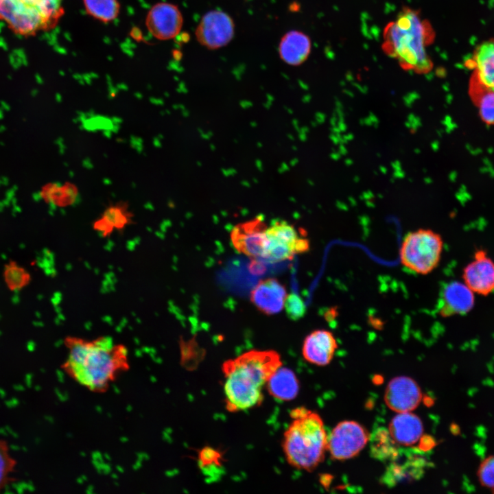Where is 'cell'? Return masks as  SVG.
Masks as SVG:
<instances>
[{
    "label": "cell",
    "mask_w": 494,
    "mask_h": 494,
    "mask_svg": "<svg viewBox=\"0 0 494 494\" xmlns=\"http://www.w3.org/2000/svg\"><path fill=\"white\" fill-rule=\"evenodd\" d=\"M65 346L68 353L62 368L78 384L92 392L106 391L130 367L126 347L113 343L110 337L87 340L69 336L65 339Z\"/></svg>",
    "instance_id": "6da1fadb"
},
{
    "label": "cell",
    "mask_w": 494,
    "mask_h": 494,
    "mask_svg": "<svg viewBox=\"0 0 494 494\" xmlns=\"http://www.w3.org/2000/svg\"><path fill=\"white\" fill-rule=\"evenodd\" d=\"M281 366V356L273 350H250L225 361L222 371L226 409L237 412L259 406L263 387Z\"/></svg>",
    "instance_id": "7a4b0ae2"
},
{
    "label": "cell",
    "mask_w": 494,
    "mask_h": 494,
    "mask_svg": "<svg viewBox=\"0 0 494 494\" xmlns=\"http://www.w3.org/2000/svg\"><path fill=\"white\" fill-rule=\"evenodd\" d=\"M292 422L283 434L282 449L292 467L314 471L325 458L328 436L320 416L305 407L290 412Z\"/></svg>",
    "instance_id": "3957f363"
},
{
    "label": "cell",
    "mask_w": 494,
    "mask_h": 494,
    "mask_svg": "<svg viewBox=\"0 0 494 494\" xmlns=\"http://www.w3.org/2000/svg\"><path fill=\"white\" fill-rule=\"evenodd\" d=\"M384 33L386 51L397 58L401 66L418 72H427L432 68L426 46L432 33L416 12H401Z\"/></svg>",
    "instance_id": "277c9868"
},
{
    "label": "cell",
    "mask_w": 494,
    "mask_h": 494,
    "mask_svg": "<svg viewBox=\"0 0 494 494\" xmlns=\"http://www.w3.org/2000/svg\"><path fill=\"white\" fill-rule=\"evenodd\" d=\"M443 247L442 237L432 230L419 229L410 232L401 245V263L417 274H427L438 267Z\"/></svg>",
    "instance_id": "5b68a950"
},
{
    "label": "cell",
    "mask_w": 494,
    "mask_h": 494,
    "mask_svg": "<svg viewBox=\"0 0 494 494\" xmlns=\"http://www.w3.org/2000/svg\"><path fill=\"white\" fill-rule=\"evenodd\" d=\"M266 246L263 257L259 259L276 263L292 259L294 255L309 250V242L301 237L294 226L284 220H275L266 230Z\"/></svg>",
    "instance_id": "8992f818"
},
{
    "label": "cell",
    "mask_w": 494,
    "mask_h": 494,
    "mask_svg": "<svg viewBox=\"0 0 494 494\" xmlns=\"http://www.w3.org/2000/svg\"><path fill=\"white\" fill-rule=\"evenodd\" d=\"M0 21L13 33L25 37L51 30L36 5L27 0H0Z\"/></svg>",
    "instance_id": "52a82bcc"
},
{
    "label": "cell",
    "mask_w": 494,
    "mask_h": 494,
    "mask_svg": "<svg viewBox=\"0 0 494 494\" xmlns=\"http://www.w3.org/2000/svg\"><path fill=\"white\" fill-rule=\"evenodd\" d=\"M370 439L367 430L354 421L340 422L328 436L327 451L338 460H344L356 456Z\"/></svg>",
    "instance_id": "ba28073f"
},
{
    "label": "cell",
    "mask_w": 494,
    "mask_h": 494,
    "mask_svg": "<svg viewBox=\"0 0 494 494\" xmlns=\"http://www.w3.org/2000/svg\"><path fill=\"white\" fill-rule=\"evenodd\" d=\"M235 34L233 19L220 10H211L200 19L195 35L198 43L209 49H217L228 45Z\"/></svg>",
    "instance_id": "9c48e42d"
},
{
    "label": "cell",
    "mask_w": 494,
    "mask_h": 494,
    "mask_svg": "<svg viewBox=\"0 0 494 494\" xmlns=\"http://www.w3.org/2000/svg\"><path fill=\"white\" fill-rule=\"evenodd\" d=\"M462 281L475 294L487 296L494 294V260L484 248L476 249L464 266Z\"/></svg>",
    "instance_id": "30bf717a"
},
{
    "label": "cell",
    "mask_w": 494,
    "mask_h": 494,
    "mask_svg": "<svg viewBox=\"0 0 494 494\" xmlns=\"http://www.w3.org/2000/svg\"><path fill=\"white\" fill-rule=\"evenodd\" d=\"M266 224L261 216L236 225L231 233L235 248L255 259H261L266 246Z\"/></svg>",
    "instance_id": "8fae6325"
},
{
    "label": "cell",
    "mask_w": 494,
    "mask_h": 494,
    "mask_svg": "<svg viewBox=\"0 0 494 494\" xmlns=\"http://www.w3.org/2000/svg\"><path fill=\"white\" fill-rule=\"evenodd\" d=\"M183 18L179 8L169 3L161 2L153 5L145 19L149 32L159 40L175 38L180 32Z\"/></svg>",
    "instance_id": "7c38bea8"
},
{
    "label": "cell",
    "mask_w": 494,
    "mask_h": 494,
    "mask_svg": "<svg viewBox=\"0 0 494 494\" xmlns=\"http://www.w3.org/2000/svg\"><path fill=\"white\" fill-rule=\"evenodd\" d=\"M423 393L419 384L408 376L392 378L384 392V402L391 410L399 413L414 410L422 401Z\"/></svg>",
    "instance_id": "4fadbf2b"
},
{
    "label": "cell",
    "mask_w": 494,
    "mask_h": 494,
    "mask_svg": "<svg viewBox=\"0 0 494 494\" xmlns=\"http://www.w3.org/2000/svg\"><path fill=\"white\" fill-rule=\"evenodd\" d=\"M475 303V294L462 281H451L443 287L438 312L443 318L464 316L472 311Z\"/></svg>",
    "instance_id": "5bb4252c"
},
{
    "label": "cell",
    "mask_w": 494,
    "mask_h": 494,
    "mask_svg": "<svg viewBox=\"0 0 494 494\" xmlns=\"http://www.w3.org/2000/svg\"><path fill=\"white\" fill-rule=\"evenodd\" d=\"M338 346L337 340L331 331L317 329L305 337L302 354L307 362L323 366L331 362Z\"/></svg>",
    "instance_id": "9a60e30c"
},
{
    "label": "cell",
    "mask_w": 494,
    "mask_h": 494,
    "mask_svg": "<svg viewBox=\"0 0 494 494\" xmlns=\"http://www.w3.org/2000/svg\"><path fill=\"white\" fill-rule=\"evenodd\" d=\"M286 296L285 286L274 278L259 281L250 292L251 302L267 315L280 312L284 307Z\"/></svg>",
    "instance_id": "2e32d148"
},
{
    "label": "cell",
    "mask_w": 494,
    "mask_h": 494,
    "mask_svg": "<svg viewBox=\"0 0 494 494\" xmlns=\"http://www.w3.org/2000/svg\"><path fill=\"white\" fill-rule=\"evenodd\" d=\"M421 419L412 412L397 413L390 421L388 432L393 441L402 446L416 444L423 434Z\"/></svg>",
    "instance_id": "e0dca14e"
},
{
    "label": "cell",
    "mask_w": 494,
    "mask_h": 494,
    "mask_svg": "<svg viewBox=\"0 0 494 494\" xmlns=\"http://www.w3.org/2000/svg\"><path fill=\"white\" fill-rule=\"evenodd\" d=\"M311 48V43L307 34L292 30L282 36L279 45V54L286 64L298 66L307 59Z\"/></svg>",
    "instance_id": "ac0fdd59"
},
{
    "label": "cell",
    "mask_w": 494,
    "mask_h": 494,
    "mask_svg": "<svg viewBox=\"0 0 494 494\" xmlns=\"http://www.w3.org/2000/svg\"><path fill=\"white\" fill-rule=\"evenodd\" d=\"M266 388L270 395L276 400L289 401L298 395L299 382L292 370L281 366L270 377Z\"/></svg>",
    "instance_id": "d6986e66"
},
{
    "label": "cell",
    "mask_w": 494,
    "mask_h": 494,
    "mask_svg": "<svg viewBox=\"0 0 494 494\" xmlns=\"http://www.w3.org/2000/svg\"><path fill=\"white\" fill-rule=\"evenodd\" d=\"M473 74L480 83L494 90V40L486 41L475 49L471 60Z\"/></svg>",
    "instance_id": "ffe728a7"
},
{
    "label": "cell",
    "mask_w": 494,
    "mask_h": 494,
    "mask_svg": "<svg viewBox=\"0 0 494 494\" xmlns=\"http://www.w3.org/2000/svg\"><path fill=\"white\" fill-rule=\"evenodd\" d=\"M469 92L481 119L488 125H494V90L480 83L473 73Z\"/></svg>",
    "instance_id": "44dd1931"
},
{
    "label": "cell",
    "mask_w": 494,
    "mask_h": 494,
    "mask_svg": "<svg viewBox=\"0 0 494 494\" xmlns=\"http://www.w3.org/2000/svg\"><path fill=\"white\" fill-rule=\"evenodd\" d=\"M131 222V215L122 207H110L95 222L93 228L102 237L110 236L115 231L123 230Z\"/></svg>",
    "instance_id": "7402d4cb"
},
{
    "label": "cell",
    "mask_w": 494,
    "mask_h": 494,
    "mask_svg": "<svg viewBox=\"0 0 494 494\" xmlns=\"http://www.w3.org/2000/svg\"><path fill=\"white\" fill-rule=\"evenodd\" d=\"M82 1L87 14L104 23L114 21L120 11L118 0H82Z\"/></svg>",
    "instance_id": "603a6c76"
},
{
    "label": "cell",
    "mask_w": 494,
    "mask_h": 494,
    "mask_svg": "<svg viewBox=\"0 0 494 494\" xmlns=\"http://www.w3.org/2000/svg\"><path fill=\"white\" fill-rule=\"evenodd\" d=\"M396 443L393 441L388 431L379 430L372 442V451L375 457L386 459L396 455Z\"/></svg>",
    "instance_id": "cb8c5ba5"
},
{
    "label": "cell",
    "mask_w": 494,
    "mask_h": 494,
    "mask_svg": "<svg viewBox=\"0 0 494 494\" xmlns=\"http://www.w3.org/2000/svg\"><path fill=\"white\" fill-rule=\"evenodd\" d=\"M16 464V460L10 454L7 442L0 439V491L11 481V473Z\"/></svg>",
    "instance_id": "d4e9b609"
},
{
    "label": "cell",
    "mask_w": 494,
    "mask_h": 494,
    "mask_svg": "<svg viewBox=\"0 0 494 494\" xmlns=\"http://www.w3.org/2000/svg\"><path fill=\"white\" fill-rule=\"evenodd\" d=\"M198 465L203 472L220 471L222 467V456L220 451L205 447L198 453Z\"/></svg>",
    "instance_id": "484cf974"
},
{
    "label": "cell",
    "mask_w": 494,
    "mask_h": 494,
    "mask_svg": "<svg viewBox=\"0 0 494 494\" xmlns=\"http://www.w3.org/2000/svg\"><path fill=\"white\" fill-rule=\"evenodd\" d=\"M284 307L287 317L292 320L302 318L307 311L304 301L294 293H291L286 296Z\"/></svg>",
    "instance_id": "4316f807"
},
{
    "label": "cell",
    "mask_w": 494,
    "mask_h": 494,
    "mask_svg": "<svg viewBox=\"0 0 494 494\" xmlns=\"http://www.w3.org/2000/svg\"><path fill=\"white\" fill-rule=\"evenodd\" d=\"M478 478L483 486L494 489V455L482 460L478 469Z\"/></svg>",
    "instance_id": "83f0119b"
},
{
    "label": "cell",
    "mask_w": 494,
    "mask_h": 494,
    "mask_svg": "<svg viewBox=\"0 0 494 494\" xmlns=\"http://www.w3.org/2000/svg\"><path fill=\"white\" fill-rule=\"evenodd\" d=\"M27 1H30V2H31V3H35L37 0H27Z\"/></svg>",
    "instance_id": "f1b7e54d"
}]
</instances>
